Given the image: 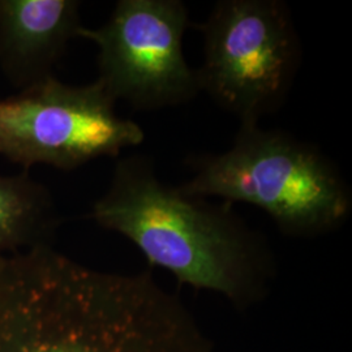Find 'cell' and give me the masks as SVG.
Instances as JSON below:
<instances>
[{"mask_svg": "<svg viewBox=\"0 0 352 352\" xmlns=\"http://www.w3.org/2000/svg\"><path fill=\"white\" fill-rule=\"evenodd\" d=\"M200 91L239 118L260 123L278 111L294 85L302 45L280 0H219L201 24Z\"/></svg>", "mask_w": 352, "mask_h": 352, "instance_id": "obj_4", "label": "cell"}, {"mask_svg": "<svg viewBox=\"0 0 352 352\" xmlns=\"http://www.w3.org/2000/svg\"><path fill=\"white\" fill-rule=\"evenodd\" d=\"M59 215L50 190L28 174L0 175V257L51 244Z\"/></svg>", "mask_w": 352, "mask_h": 352, "instance_id": "obj_8", "label": "cell"}, {"mask_svg": "<svg viewBox=\"0 0 352 352\" xmlns=\"http://www.w3.org/2000/svg\"><path fill=\"white\" fill-rule=\"evenodd\" d=\"M192 176L179 188L197 197L260 208L289 236L315 238L350 218L352 189L331 158L314 144L260 123H240L230 149L193 154Z\"/></svg>", "mask_w": 352, "mask_h": 352, "instance_id": "obj_2", "label": "cell"}, {"mask_svg": "<svg viewBox=\"0 0 352 352\" xmlns=\"http://www.w3.org/2000/svg\"><path fill=\"white\" fill-rule=\"evenodd\" d=\"M80 1L0 0V69L20 90L49 80L81 29Z\"/></svg>", "mask_w": 352, "mask_h": 352, "instance_id": "obj_7", "label": "cell"}, {"mask_svg": "<svg viewBox=\"0 0 352 352\" xmlns=\"http://www.w3.org/2000/svg\"><path fill=\"white\" fill-rule=\"evenodd\" d=\"M0 352H158L85 265L42 244L0 257Z\"/></svg>", "mask_w": 352, "mask_h": 352, "instance_id": "obj_3", "label": "cell"}, {"mask_svg": "<svg viewBox=\"0 0 352 352\" xmlns=\"http://www.w3.org/2000/svg\"><path fill=\"white\" fill-rule=\"evenodd\" d=\"M189 25L182 0H120L103 25L81 26L77 37L97 45V81L113 101L149 111L188 103L200 93L183 51Z\"/></svg>", "mask_w": 352, "mask_h": 352, "instance_id": "obj_6", "label": "cell"}, {"mask_svg": "<svg viewBox=\"0 0 352 352\" xmlns=\"http://www.w3.org/2000/svg\"><path fill=\"white\" fill-rule=\"evenodd\" d=\"M100 81L71 87L55 77L0 98V154L25 168L49 164L72 170L101 157H118L145 139L120 118Z\"/></svg>", "mask_w": 352, "mask_h": 352, "instance_id": "obj_5", "label": "cell"}, {"mask_svg": "<svg viewBox=\"0 0 352 352\" xmlns=\"http://www.w3.org/2000/svg\"><path fill=\"white\" fill-rule=\"evenodd\" d=\"M90 217L135 244L151 266L182 285L221 295L239 311L263 302L276 278L267 240L231 204H212L164 184L146 155L116 162Z\"/></svg>", "mask_w": 352, "mask_h": 352, "instance_id": "obj_1", "label": "cell"}]
</instances>
